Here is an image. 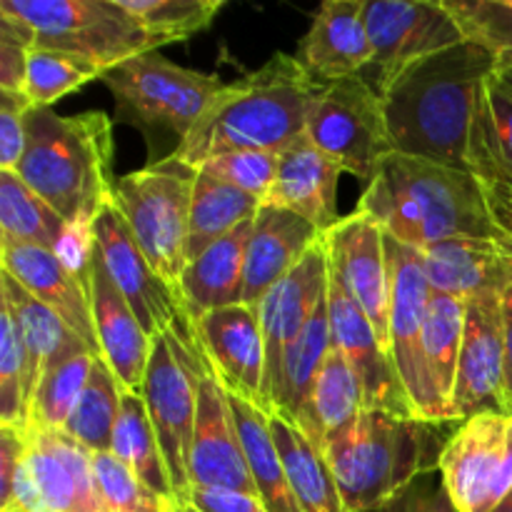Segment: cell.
Masks as SVG:
<instances>
[{"instance_id": "cell-1", "label": "cell", "mask_w": 512, "mask_h": 512, "mask_svg": "<svg viewBox=\"0 0 512 512\" xmlns=\"http://www.w3.org/2000/svg\"><path fill=\"white\" fill-rule=\"evenodd\" d=\"M495 73L498 55L470 38L403 70L380 93L395 153L470 170L475 113Z\"/></svg>"}, {"instance_id": "cell-2", "label": "cell", "mask_w": 512, "mask_h": 512, "mask_svg": "<svg viewBox=\"0 0 512 512\" xmlns=\"http://www.w3.org/2000/svg\"><path fill=\"white\" fill-rule=\"evenodd\" d=\"M355 210L418 250L455 238L493 240L512 248V235L495 220L478 175L410 155H388Z\"/></svg>"}, {"instance_id": "cell-3", "label": "cell", "mask_w": 512, "mask_h": 512, "mask_svg": "<svg viewBox=\"0 0 512 512\" xmlns=\"http://www.w3.org/2000/svg\"><path fill=\"white\" fill-rule=\"evenodd\" d=\"M320 90L323 83L303 68L298 55L275 53L258 70L223 85L188 138L170 155L200 168L205 160L235 150L280 153L305 135Z\"/></svg>"}, {"instance_id": "cell-4", "label": "cell", "mask_w": 512, "mask_h": 512, "mask_svg": "<svg viewBox=\"0 0 512 512\" xmlns=\"http://www.w3.org/2000/svg\"><path fill=\"white\" fill-rule=\"evenodd\" d=\"M28 145L18 170L25 185L68 225L93 228L113 188V123L103 110L58 115L30 108Z\"/></svg>"}, {"instance_id": "cell-5", "label": "cell", "mask_w": 512, "mask_h": 512, "mask_svg": "<svg viewBox=\"0 0 512 512\" xmlns=\"http://www.w3.org/2000/svg\"><path fill=\"white\" fill-rule=\"evenodd\" d=\"M440 425L388 410L360 413L358 423L328 450L330 468L350 512H375L385 500L440 468Z\"/></svg>"}, {"instance_id": "cell-6", "label": "cell", "mask_w": 512, "mask_h": 512, "mask_svg": "<svg viewBox=\"0 0 512 512\" xmlns=\"http://www.w3.org/2000/svg\"><path fill=\"white\" fill-rule=\"evenodd\" d=\"M195 180L198 168L165 155L148 168L120 175L110 188L115 205L128 220L148 263L178 298L180 278L188 265L190 203Z\"/></svg>"}, {"instance_id": "cell-7", "label": "cell", "mask_w": 512, "mask_h": 512, "mask_svg": "<svg viewBox=\"0 0 512 512\" xmlns=\"http://www.w3.org/2000/svg\"><path fill=\"white\" fill-rule=\"evenodd\" d=\"M0 13L23 20L35 48L73 55L103 73L160 50L118 0H0Z\"/></svg>"}, {"instance_id": "cell-8", "label": "cell", "mask_w": 512, "mask_h": 512, "mask_svg": "<svg viewBox=\"0 0 512 512\" xmlns=\"http://www.w3.org/2000/svg\"><path fill=\"white\" fill-rule=\"evenodd\" d=\"M100 80L113 93L120 120L138 125L148 138L173 135L178 148L223 90L218 75L183 68L158 50L105 70Z\"/></svg>"}, {"instance_id": "cell-9", "label": "cell", "mask_w": 512, "mask_h": 512, "mask_svg": "<svg viewBox=\"0 0 512 512\" xmlns=\"http://www.w3.org/2000/svg\"><path fill=\"white\" fill-rule=\"evenodd\" d=\"M195 355L198 335L188 313L170 330L153 338L148 370H145L143 400L158 438L160 453L168 465L170 483L178 505L190 503V450L195 433Z\"/></svg>"}, {"instance_id": "cell-10", "label": "cell", "mask_w": 512, "mask_h": 512, "mask_svg": "<svg viewBox=\"0 0 512 512\" xmlns=\"http://www.w3.org/2000/svg\"><path fill=\"white\" fill-rule=\"evenodd\" d=\"M390 268V355L403 383L408 403L420 420L433 425L450 423L425 363L423 333L433 288L425 273L423 255L413 245L385 233Z\"/></svg>"}, {"instance_id": "cell-11", "label": "cell", "mask_w": 512, "mask_h": 512, "mask_svg": "<svg viewBox=\"0 0 512 512\" xmlns=\"http://www.w3.org/2000/svg\"><path fill=\"white\" fill-rule=\"evenodd\" d=\"M305 135L345 173L373 183L393 155L383 98L360 75L323 85L308 115Z\"/></svg>"}, {"instance_id": "cell-12", "label": "cell", "mask_w": 512, "mask_h": 512, "mask_svg": "<svg viewBox=\"0 0 512 512\" xmlns=\"http://www.w3.org/2000/svg\"><path fill=\"white\" fill-rule=\"evenodd\" d=\"M503 300L505 293H480L465 300L463 350L453 393V420L458 425L480 413L512 418Z\"/></svg>"}, {"instance_id": "cell-13", "label": "cell", "mask_w": 512, "mask_h": 512, "mask_svg": "<svg viewBox=\"0 0 512 512\" xmlns=\"http://www.w3.org/2000/svg\"><path fill=\"white\" fill-rule=\"evenodd\" d=\"M363 13L373 43L378 93H383L403 70L418 60L468 40L443 0L440 3L365 0Z\"/></svg>"}, {"instance_id": "cell-14", "label": "cell", "mask_w": 512, "mask_h": 512, "mask_svg": "<svg viewBox=\"0 0 512 512\" xmlns=\"http://www.w3.org/2000/svg\"><path fill=\"white\" fill-rule=\"evenodd\" d=\"M93 248L150 340L183 318V303L148 263L113 195L103 200L93 220Z\"/></svg>"}, {"instance_id": "cell-15", "label": "cell", "mask_w": 512, "mask_h": 512, "mask_svg": "<svg viewBox=\"0 0 512 512\" xmlns=\"http://www.w3.org/2000/svg\"><path fill=\"white\" fill-rule=\"evenodd\" d=\"M195 395H198V410H195L193 450H190L193 488H228L258 495L230 408V395L210 368L200 343L195 355Z\"/></svg>"}, {"instance_id": "cell-16", "label": "cell", "mask_w": 512, "mask_h": 512, "mask_svg": "<svg viewBox=\"0 0 512 512\" xmlns=\"http://www.w3.org/2000/svg\"><path fill=\"white\" fill-rule=\"evenodd\" d=\"M323 240L328 248L330 275L363 308L390 355V268L383 225L363 210H355L340 218Z\"/></svg>"}, {"instance_id": "cell-17", "label": "cell", "mask_w": 512, "mask_h": 512, "mask_svg": "<svg viewBox=\"0 0 512 512\" xmlns=\"http://www.w3.org/2000/svg\"><path fill=\"white\" fill-rule=\"evenodd\" d=\"M330 258L325 240L305 253L290 275H285L258 305L260 330L265 343V413H270L275 385L285 353L310 323L318 305L328 295Z\"/></svg>"}, {"instance_id": "cell-18", "label": "cell", "mask_w": 512, "mask_h": 512, "mask_svg": "<svg viewBox=\"0 0 512 512\" xmlns=\"http://www.w3.org/2000/svg\"><path fill=\"white\" fill-rule=\"evenodd\" d=\"M328 310L333 345L353 368L360 390H363L365 408L388 410L395 415H415L398 378L393 358L380 343L373 323L333 275H330L328 283Z\"/></svg>"}, {"instance_id": "cell-19", "label": "cell", "mask_w": 512, "mask_h": 512, "mask_svg": "<svg viewBox=\"0 0 512 512\" xmlns=\"http://www.w3.org/2000/svg\"><path fill=\"white\" fill-rule=\"evenodd\" d=\"M510 415L463 420L440 455V483L460 512H493V490L505 455Z\"/></svg>"}, {"instance_id": "cell-20", "label": "cell", "mask_w": 512, "mask_h": 512, "mask_svg": "<svg viewBox=\"0 0 512 512\" xmlns=\"http://www.w3.org/2000/svg\"><path fill=\"white\" fill-rule=\"evenodd\" d=\"M200 350L228 393L265 410V343L253 305H228L193 323Z\"/></svg>"}, {"instance_id": "cell-21", "label": "cell", "mask_w": 512, "mask_h": 512, "mask_svg": "<svg viewBox=\"0 0 512 512\" xmlns=\"http://www.w3.org/2000/svg\"><path fill=\"white\" fill-rule=\"evenodd\" d=\"M365 0H325L298 43V60L318 83L355 78L373 65Z\"/></svg>"}, {"instance_id": "cell-22", "label": "cell", "mask_w": 512, "mask_h": 512, "mask_svg": "<svg viewBox=\"0 0 512 512\" xmlns=\"http://www.w3.org/2000/svg\"><path fill=\"white\" fill-rule=\"evenodd\" d=\"M3 273L18 280L35 300L48 305L95 355H100L98 335L90 308V288L55 253L30 245L0 243Z\"/></svg>"}, {"instance_id": "cell-23", "label": "cell", "mask_w": 512, "mask_h": 512, "mask_svg": "<svg viewBox=\"0 0 512 512\" xmlns=\"http://www.w3.org/2000/svg\"><path fill=\"white\" fill-rule=\"evenodd\" d=\"M30 473L50 512H105L93 453L63 430H28Z\"/></svg>"}, {"instance_id": "cell-24", "label": "cell", "mask_w": 512, "mask_h": 512, "mask_svg": "<svg viewBox=\"0 0 512 512\" xmlns=\"http://www.w3.org/2000/svg\"><path fill=\"white\" fill-rule=\"evenodd\" d=\"M90 308H93L100 358L108 363V368L113 370L125 390L140 395L153 340L143 330L138 315L133 313L123 293L115 288L110 275L105 273L95 248L93 265H90Z\"/></svg>"}, {"instance_id": "cell-25", "label": "cell", "mask_w": 512, "mask_h": 512, "mask_svg": "<svg viewBox=\"0 0 512 512\" xmlns=\"http://www.w3.org/2000/svg\"><path fill=\"white\" fill-rule=\"evenodd\" d=\"M343 173L335 160L300 135L285 150H280L278 173L268 205L293 210L295 215L313 223L320 233H328L340 223L338 215V178Z\"/></svg>"}, {"instance_id": "cell-26", "label": "cell", "mask_w": 512, "mask_h": 512, "mask_svg": "<svg viewBox=\"0 0 512 512\" xmlns=\"http://www.w3.org/2000/svg\"><path fill=\"white\" fill-rule=\"evenodd\" d=\"M323 240V233L295 215L293 210L263 203L255 215L253 235L245 258V293L243 303L258 308L260 300L295 270L313 245Z\"/></svg>"}, {"instance_id": "cell-27", "label": "cell", "mask_w": 512, "mask_h": 512, "mask_svg": "<svg viewBox=\"0 0 512 512\" xmlns=\"http://www.w3.org/2000/svg\"><path fill=\"white\" fill-rule=\"evenodd\" d=\"M430 288L468 300L512 288V248L478 238H455L420 248Z\"/></svg>"}, {"instance_id": "cell-28", "label": "cell", "mask_w": 512, "mask_h": 512, "mask_svg": "<svg viewBox=\"0 0 512 512\" xmlns=\"http://www.w3.org/2000/svg\"><path fill=\"white\" fill-rule=\"evenodd\" d=\"M255 218L235 228L223 240L185 265L180 278V300L188 318L200 320L213 310L243 303L245 293V258L253 235Z\"/></svg>"}, {"instance_id": "cell-29", "label": "cell", "mask_w": 512, "mask_h": 512, "mask_svg": "<svg viewBox=\"0 0 512 512\" xmlns=\"http://www.w3.org/2000/svg\"><path fill=\"white\" fill-rule=\"evenodd\" d=\"M270 433L278 445L285 475L303 512H350L325 453L283 413H270Z\"/></svg>"}, {"instance_id": "cell-30", "label": "cell", "mask_w": 512, "mask_h": 512, "mask_svg": "<svg viewBox=\"0 0 512 512\" xmlns=\"http://www.w3.org/2000/svg\"><path fill=\"white\" fill-rule=\"evenodd\" d=\"M363 410L365 400L358 378L345 355L333 345L313 388L308 413L298 428L308 435L320 453H325L335 440L343 438L358 423Z\"/></svg>"}, {"instance_id": "cell-31", "label": "cell", "mask_w": 512, "mask_h": 512, "mask_svg": "<svg viewBox=\"0 0 512 512\" xmlns=\"http://www.w3.org/2000/svg\"><path fill=\"white\" fill-rule=\"evenodd\" d=\"M330 348H333V333H330V310L328 295H325V300L318 305V310L313 313L310 323L305 325L300 338L285 353L273 403H270V413L288 415L295 425L303 423L310 398H313V388L318 383L325 360H328Z\"/></svg>"}, {"instance_id": "cell-32", "label": "cell", "mask_w": 512, "mask_h": 512, "mask_svg": "<svg viewBox=\"0 0 512 512\" xmlns=\"http://www.w3.org/2000/svg\"><path fill=\"white\" fill-rule=\"evenodd\" d=\"M0 300L10 305L15 315V323H18L20 340H23L25 350V363H28V373H25V385H23V400L25 410H28L30 418V405H33L35 390H38L40 378H43V370L50 360L55 358L63 345H68L70 340L78 338L48 305H43L40 300H35L23 285L15 278H10L8 273H3L0 280Z\"/></svg>"}, {"instance_id": "cell-33", "label": "cell", "mask_w": 512, "mask_h": 512, "mask_svg": "<svg viewBox=\"0 0 512 512\" xmlns=\"http://www.w3.org/2000/svg\"><path fill=\"white\" fill-rule=\"evenodd\" d=\"M228 395L230 408H233L235 415V425H238L240 443H243L245 458H248L250 465V475H253V483L258 488L265 510L303 512L300 503L295 500L293 488H290L288 475H285L273 433H270L268 413L255 403H250V400L240 398V395Z\"/></svg>"}, {"instance_id": "cell-34", "label": "cell", "mask_w": 512, "mask_h": 512, "mask_svg": "<svg viewBox=\"0 0 512 512\" xmlns=\"http://www.w3.org/2000/svg\"><path fill=\"white\" fill-rule=\"evenodd\" d=\"M95 358L98 355L80 338H73L55 353V358L45 365L43 378L35 390L28 430H63L68 425Z\"/></svg>"}, {"instance_id": "cell-35", "label": "cell", "mask_w": 512, "mask_h": 512, "mask_svg": "<svg viewBox=\"0 0 512 512\" xmlns=\"http://www.w3.org/2000/svg\"><path fill=\"white\" fill-rule=\"evenodd\" d=\"M263 200L243 193V190L225 185L210 175L200 173L193 188L190 203V228H188V263L198 258L203 250L223 240L243 223L253 220Z\"/></svg>"}, {"instance_id": "cell-36", "label": "cell", "mask_w": 512, "mask_h": 512, "mask_svg": "<svg viewBox=\"0 0 512 512\" xmlns=\"http://www.w3.org/2000/svg\"><path fill=\"white\" fill-rule=\"evenodd\" d=\"M70 225L43 198L20 180L18 173L0 170V243L30 245L55 253Z\"/></svg>"}, {"instance_id": "cell-37", "label": "cell", "mask_w": 512, "mask_h": 512, "mask_svg": "<svg viewBox=\"0 0 512 512\" xmlns=\"http://www.w3.org/2000/svg\"><path fill=\"white\" fill-rule=\"evenodd\" d=\"M110 453L120 463L128 465L135 473V478L148 485L150 490H155L160 498L178 503L143 395L123 390V408H120L118 425H115Z\"/></svg>"}, {"instance_id": "cell-38", "label": "cell", "mask_w": 512, "mask_h": 512, "mask_svg": "<svg viewBox=\"0 0 512 512\" xmlns=\"http://www.w3.org/2000/svg\"><path fill=\"white\" fill-rule=\"evenodd\" d=\"M465 333V300L453 298L433 290L428 305V318H425L423 350L425 363H428L430 378H433L438 398L443 408L448 410L450 423L453 420V393L455 378H458L460 350H463Z\"/></svg>"}, {"instance_id": "cell-39", "label": "cell", "mask_w": 512, "mask_h": 512, "mask_svg": "<svg viewBox=\"0 0 512 512\" xmlns=\"http://www.w3.org/2000/svg\"><path fill=\"white\" fill-rule=\"evenodd\" d=\"M123 390L113 370L98 355L63 433H68L75 443H80L93 455L110 453L115 425L123 408Z\"/></svg>"}, {"instance_id": "cell-40", "label": "cell", "mask_w": 512, "mask_h": 512, "mask_svg": "<svg viewBox=\"0 0 512 512\" xmlns=\"http://www.w3.org/2000/svg\"><path fill=\"white\" fill-rule=\"evenodd\" d=\"M120 8L163 48L210 28L225 0H118Z\"/></svg>"}, {"instance_id": "cell-41", "label": "cell", "mask_w": 512, "mask_h": 512, "mask_svg": "<svg viewBox=\"0 0 512 512\" xmlns=\"http://www.w3.org/2000/svg\"><path fill=\"white\" fill-rule=\"evenodd\" d=\"M103 70L73 55L58 50L33 48L28 53V75H25L23 95L30 108H50L55 100L73 90L83 88L90 80H100Z\"/></svg>"}, {"instance_id": "cell-42", "label": "cell", "mask_w": 512, "mask_h": 512, "mask_svg": "<svg viewBox=\"0 0 512 512\" xmlns=\"http://www.w3.org/2000/svg\"><path fill=\"white\" fill-rule=\"evenodd\" d=\"M25 373L28 363L18 323L10 305L0 300V425L28 433L30 418L23 400Z\"/></svg>"}, {"instance_id": "cell-43", "label": "cell", "mask_w": 512, "mask_h": 512, "mask_svg": "<svg viewBox=\"0 0 512 512\" xmlns=\"http://www.w3.org/2000/svg\"><path fill=\"white\" fill-rule=\"evenodd\" d=\"M95 480L105 512H175L178 503L160 498L155 490L140 483L133 470L113 453L93 455Z\"/></svg>"}, {"instance_id": "cell-44", "label": "cell", "mask_w": 512, "mask_h": 512, "mask_svg": "<svg viewBox=\"0 0 512 512\" xmlns=\"http://www.w3.org/2000/svg\"><path fill=\"white\" fill-rule=\"evenodd\" d=\"M465 38L488 45L500 60H512V0H443Z\"/></svg>"}, {"instance_id": "cell-45", "label": "cell", "mask_w": 512, "mask_h": 512, "mask_svg": "<svg viewBox=\"0 0 512 512\" xmlns=\"http://www.w3.org/2000/svg\"><path fill=\"white\" fill-rule=\"evenodd\" d=\"M278 160L280 153H270V150H235V153L205 160L198 170L265 203L273 190Z\"/></svg>"}, {"instance_id": "cell-46", "label": "cell", "mask_w": 512, "mask_h": 512, "mask_svg": "<svg viewBox=\"0 0 512 512\" xmlns=\"http://www.w3.org/2000/svg\"><path fill=\"white\" fill-rule=\"evenodd\" d=\"M473 133L483 140L485 148L495 155L498 163L512 170V88L498 75L485 83L478 113H475Z\"/></svg>"}, {"instance_id": "cell-47", "label": "cell", "mask_w": 512, "mask_h": 512, "mask_svg": "<svg viewBox=\"0 0 512 512\" xmlns=\"http://www.w3.org/2000/svg\"><path fill=\"white\" fill-rule=\"evenodd\" d=\"M470 170L483 183L490 210L505 233L512 235V170L495 160L478 135H470Z\"/></svg>"}, {"instance_id": "cell-48", "label": "cell", "mask_w": 512, "mask_h": 512, "mask_svg": "<svg viewBox=\"0 0 512 512\" xmlns=\"http://www.w3.org/2000/svg\"><path fill=\"white\" fill-rule=\"evenodd\" d=\"M30 103L25 95L0 90V170L15 173L28 145Z\"/></svg>"}, {"instance_id": "cell-49", "label": "cell", "mask_w": 512, "mask_h": 512, "mask_svg": "<svg viewBox=\"0 0 512 512\" xmlns=\"http://www.w3.org/2000/svg\"><path fill=\"white\" fill-rule=\"evenodd\" d=\"M375 512H460L443 483H433L430 475L413 480L400 493L385 500Z\"/></svg>"}, {"instance_id": "cell-50", "label": "cell", "mask_w": 512, "mask_h": 512, "mask_svg": "<svg viewBox=\"0 0 512 512\" xmlns=\"http://www.w3.org/2000/svg\"><path fill=\"white\" fill-rule=\"evenodd\" d=\"M190 505L198 512H268L258 495L228 488H193Z\"/></svg>"}, {"instance_id": "cell-51", "label": "cell", "mask_w": 512, "mask_h": 512, "mask_svg": "<svg viewBox=\"0 0 512 512\" xmlns=\"http://www.w3.org/2000/svg\"><path fill=\"white\" fill-rule=\"evenodd\" d=\"M28 53L25 45L0 40V90L23 95L25 75H28Z\"/></svg>"}, {"instance_id": "cell-52", "label": "cell", "mask_w": 512, "mask_h": 512, "mask_svg": "<svg viewBox=\"0 0 512 512\" xmlns=\"http://www.w3.org/2000/svg\"><path fill=\"white\" fill-rule=\"evenodd\" d=\"M505 345H508V360H505V375H508V393L512 400V288L505 293Z\"/></svg>"}, {"instance_id": "cell-53", "label": "cell", "mask_w": 512, "mask_h": 512, "mask_svg": "<svg viewBox=\"0 0 512 512\" xmlns=\"http://www.w3.org/2000/svg\"><path fill=\"white\" fill-rule=\"evenodd\" d=\"M498 75L500 80H503L505 85H508V88H512V60H500L498 63Z\"/></svg>"}, {"instance_id": "cell-54", "label": "cell", "mask_w": 512, "mask_h": 512, "mask_svg": "<svg viewBox=\"0 0 512 512\" xmlns=\"http://www.w3.org/2000/svg\"><path fill=\"white\" fill-rule=\"evenodd\" d=\"M493 512H512V493L508 495V498H505L503 500V503H500L498 505V508H495Z\"/></svg>"}, {"instance_id": "cell-55", "label": "cell", "mask_w": 512, "mask_h": 512, "mask_svg": "<svg viewBox=\"0 0 512 512\" xmlns=\"http://www.w3.org/2000/svg\"><path fill=\"white\" fill-rule=\"evenodd\" d=\"M178 512H198V510L188 503V505H178Z\"/></svg>"}, {"instance_id": "cell-56", "label": "cell", "mask_w": 512, "mask_h": 512, "mask_svg": "<svg viewBox=\"0 0 512 512\" xmlns=\"http://www.w3.org/2000/svg\"><path fill=\"white\" fill-rule=\"evenodd\" d=\"M175 512H178V510H175Z\"/></svg>"}]
</instances>
